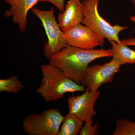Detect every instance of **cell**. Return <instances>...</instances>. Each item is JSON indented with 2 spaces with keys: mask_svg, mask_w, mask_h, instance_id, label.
<instances>
[{
  "mask_svg": "<svg viewBox=\"0 0 135 135\" xmlns=\"http://www.w3.org/2000/svg\"><path fill=\"white\" fill-rule=\"evenodd\" d=\"M112 56L111 49L86 50L68 45L53 55L49 63L59 68L77 84L83 85L90 63L98 59Z\"/></svg>",
  "mask_w": 135,
  "mask_h": 135,
  "instance_id": "1",
  "label": "cell"
},
{
  "mask_svg": "<svg viewBox=\"0 0 135 135\" xmlns=\"http://www.w3.org/2000/svg\"><path fill=\"white\" fill-rule=\"evenodd\" d=\"M42 74L40 86L36 90L46 102L56 101L68 92H84L86 88L77 84L56 66L49 63L41 66Z\"/></svg>",
  "mask_w": 135,
  "mask_h": 135,
  "instance_id": "2",
  "label": "cell"
},
{
  "mask_svg": "<svg viewBox=\"0 0 135 135\" xmlns=\"http://www.w3.org/2000/svg\"><path fill=\"white\" fill-rule=\"evenodd\" d=\"M99 0H83V17L82 24L88 27L96 35L100 46L103 47L105 40L121 43L119 38L121 32L127 29V26L119 25H112L99 15L98 6Z\"/></svg>",
  "mask_w": 135,
  "mask_h": 135,
  "instance_id": "3",
  "label": "cell"
},
{
  "mask_svg": "<svg viewBox=\"0 0 135 135\" xmlns=\"http://www.w3.org/2000/svg\"><path fill=\"white\" fill-rule=\"evenodd\" d=\"M31 10L41 21L45 29L47 41L44 47V55L49 60L53 55L68 45L64 37V32L61 30L56 20L53 7L49 10H43L36 8H33Z\"/></svg>",
  "mask_w": 135,
  "mask_h": 135,
  "instance_id": "4",
  "label": "cell"
},
{
  "mask_svg": "<svg viewBox=\"0 0 135 135\" xmlns=\"http://www.w3.org/2000/svg\"><path fill=\"white\" fill-rule=\"evenodd\" d=\"M64 118L58 109H48L27 116L23 129L28 135H57Z\"/></svg>",
  "mask_w": 135,
  "mask_h": 135,
  "instance_id": "5",
  "label": "cell"
},
{
  "mask_svg": "<svg viewBox=\"0 0 135 135\" xmlns=\"http://www.w3.org/2000/svg\"><path fill=\"white\" fill-rule=\"evenodd\" d=\"M121 66L117 59L113 58L110 62L103 64L89 66L83 86L91 91H97L102 84L113 81L114 75L119 70Z\"/></svg>",
  "mask_w": 135,
  "mask_h": 135,
  "instance_id": "6",
  "label": "cell"
},
{
  "mask_svg": "<svg viewBox=\"0 0 135 135\" xmlns=\"http://www.w3.org/2000/svg\"><path fill=\"white\" fill-rule=\"evenodd\" d=\"M100 95L99 90L92 91L86 88L81 95L69 97L67 99L69 113L75 115L84 122L97 115L94 106Z\"/></svg>",
  "mask_w": 135,
  "mask_h": 135,
  "instance_id": "7",
  "label": "cell"
},
{
  "mask_svg": "<svg viewBox=\"0 0 135 135\" xmlns=\"http://www.w3.org/2000/svg\"><path fill=\"white\" fill-rule=\"evenodd\" d=\"M64 37L68 45L79 48L91 50L100 46L98 39L94 32L81 23L65 32Z\"/></svg>",
  "mask_w": 135,
  "mask_h": 135,
  "instance_id": "8",
  "label": "cell"
},
{
  "mask_svg": "<svg viewBox=\"0 0 135 135\" xmlns=\"http://www.w3.org/2000/svg\"><path fill=\"white\" fill-rule=\"evenodd\" d=\"M10 6L5 11V16L11 17L12 22L18 25L20 31L24 32L27 25V15L40 0H3Z\"/></svg>",
  "mask_w": 135,
  "mask_h": 135,
  "instance_id": "9",
  "label": "cell"
},
{
  "mask_svg": "<svg viewBox=\"0 0 135 135\" xmlns=\"http://www.w3.org/2000/svg\"><path fill=\"white\" fill-rule=\"evenodd\" d=\"M83 7L80 0H69L63 12L59 14L57 20L61 30L67 31L73 27L82 23Z\"/></svg>",
  "mask_w": 135,
  "mask_h": 135,
  "instance_id": "10",
  "label": "cell"
},
{
  "mask_svg": "<svg viewBox=\"0 0 135 135\" xmlns=\"http://www.w3.org/2000/svg\"><path fill=\"white\" fill-rule=\"evenodd\" d=\"M109 42L112 46V57L117 59L121 65L126 64H135V50L122 43H117L113 41Z\"/></svg>",
  "mask_w": 135,
  "mask_h": 135,
  "instance_id": "11",
  "label": "cell"
},
{
  "mask_svg": "<svg viewBox=\"0 0 135 135\" xmlns=\"http://www.w3.org/2000/svg\"><path fill=\"white\" fill-rule=\"evenodd\" d=\"M83 122L75 115L68 113L65 116L57 135H77L81 130Z\"/></svg>",
  "mask_w": 135,
  "mask_h": 135,
  "instance_id": "12",
  "label": "cell"
},
{
  "mask_svg": "<svg viewBox=\"0 0 135 135\" xmlns=\"http://www.w3.org/2000/svg\"><path fill=\"white\" fill-rule=\"evenodd\" d=\"M24 87L18 77L11 75L8 79H0V92L17 94Z\"/></svg>",
  "mask_w": 135,
  "mask_h": 135,
  "instance_id": "13",
  "label": "cell"
},
{
  "mask_svg": "<svg viewBox=\"0 0 135 135\" xmlns=\"http://www.w3.org/2000/svg\"><path fill=\"white\" fill-rule=\"evenodd\" d=\"M113 135H135V122L126 119L116 121Z\"/></svg>",
  "mask_w": 135,
  "mask_h": 135,
  "instance_id": "14",
  "label": "cell"
},
{
  "mask_svg": "<svg viewBox=\"0 0 135 135\" xmlns=\"http://www.w3.org/2000/svg\"><path fill=\"white\" fill-rule=\"evenodd\" d=\"M85 124L83 126L80 131V135H96L98 134L99 125L96 123L93 125V119L85 122Z\"/></svg>",
  "mask_w": 135,
  "mask_h": 135,
  "instance_id": "15",
  "label": "cell"
},
{
  "mask_svg": "<svg viewBox=\"0 0 135 135\" xmlns=\"http://www.w3.org/2000/svg\"><path fill=\"white\" fill-rule=\"evenodd\" d=\"M39 2L50 3L55 6L60 12H63L65 9L64 0H40Z\"/></svg>",
  "mask_w": 135,
  "mask_h": 135,
  "instance_id": "16",
  "label": "cell"
},
{
  "mask_svg": "<svg viewBox=\"0 0 135 135\" xmlns=\"http://www.w3.org/2000/svg\"><path fill=\"white\" fill-rule=\"evenodd\" d=\"M122 43L127 46H135V38L130 37L121 40Z\"/></svg>",
  "mask_w": 135,
  "mask_h": 135,
  "instance_id": "17",
  "label": "cell"
},
{
  "mask_svg": "<svg viewBox=\"0 0 135 135\" xmlns=\"http://www.w3.org/2000/svg\"><path fill=\"white\" fill-rule=\"evenodd\" d=\"M130 20L131 22L135 23V16H132L130 17Z\"/></svg>",
  "mask_w": 135,
  "mask_h": 135,
  "instance_id": "18",
  "label": "cell"
},
{
  "mask_svg": "<svg viewBox=\"0 0 135 135\" xmlns=\"http://www.w3.org/2000/svg\"><path fill=\"white\" fill-rule=\"evenodd\" d=\"M131 1V2L134 5V6L135 7V0H130Z\"/></svg>",
  "mask_w": 135,
  "mask_h": 135,
  "instance_id": "19",
  "label": "cell"
}]
</instances>
